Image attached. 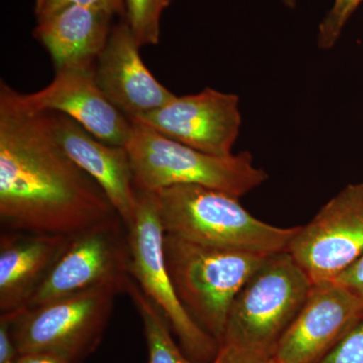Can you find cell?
<instances>
[{"label":"cell","instance_id":"obj_1","mask_svg":"<svg viewBox=\"0 0 363 363\" xmlns=\"http://www.w3.org/2000/svg\"><path fill=\"white\" fill-rule=\"evenodd\" d=\"M0 82V221L6 230L74 235L119 216L66 154L47 113L28 111Z\"/></svg>","mask_w":363,"mask_h":363},{"label":"cell","instance_id":"obj_2","mask_svg":"<svg viewBox=\"0 0 363 363\" xmlns=\"http://www.w3.org/2000/svg\"><path fill=\"white\" fill-rule=\"evenodd\" d=\"M155 194L164 233L205 247L274 255L288 250L298 228L266 223L240 198L202 186H171Z\"/></svg>","mask_w":363,"mask_h":363},{"label":"cell","instance_id":"obj_3","mask_svg":"<svg viewBox=\"0 0 363 363\" xmlns=\"http://www.w3.org/2000/svg\"><path fill=\"white\" fill-rule=\"evenodd\" d=\"M133 121L130 155L136 190L156 192L175 185H196L240 198L267 180L264 169L242 152L215 156L167 138L140 121Z\"/></svg>","mask_w":363,"mask_h":363},{"label":"cell","instance_id":"obj_4","mask_svg":"<svg viewBox=\"0 0 363 363\" xmlns=\"http://www.w3.org/2000/svg\"><path fill=\"white\" fill-rule=\"evenodd\" d=\"M164 250L182 304L221 344L236 296L267 255L205 247L167 233Z\"/></svg>","mask_w":363,"mask_h":363},{"label":"cell","instance_id":"obj_5","mask_svg":"<svg viewBox=\"0 0 363 363\" xmlns=\"http://www.w3.org/2000/svg\"><path fill=\"white\" fill-rule=\"evenodd\" d=\"M312 286L311 279L286 250L267 255L236 296L220 345L274 353Z\"/></svg>","mask_w":363,"mask_h":363},{"label":"cell","instance_id":"obj_6","mask_svg":"<svg viewBox=\"0 0 363 363\" xmlns=\"http://www.w3.org/2000/svg\"><path fill=\"white\" fill-rule=\"evenodd\" d=\"M119 294L114 286H101L9 312L16 350L20 354L51 353L67 363L84 362L101 343Z\"/></svg>","mask_w":363,"mask_h":363},{"label":"cell","instance_id":"obj_7","mask_svg":"<svg viewBox=\"0 0 363 363\" xmlns=\"http://www.w3.org/2000/svg\"><path fill=\"white\" fill-rule=\"evenodd\" d=\"M128 229L130 274L143 293L161 310L182 350L196 363H210L220 344L182 304L164 257V233L155 192L136 190L135 218Z\"/></svg>","mask_w":363,"mask_h":363},{"label":"cell","instance_id":"obj_8","mask_svg":"<svg viewBox=\"0 0 363 363\" xmlns=\"http://www.w3.org/2000/svg\"><path fill=\"white\" fill-rule=\"evenodd\" d=\"M131 279L128 229L117 216L70 236L28 307L101 286L125 293Z\"/></svg>","mask_w":363,"mask_h":363},{"label":"cell","instance_id":"obj_9","mask_svg":"<svg viewBox=\"0 0 363 363\" xmlns=\"http://www.w3.org/2000/svg\"><path fill=\"white\" fill-rule=\"evenodd\" d=\"M286 252L312 284L334 281L363 255V183L329 200L289 243Z\"/></svg>","mask_w":363,"mask_h":363},{"label":"cell","instance_id":"obj_10","mask_svg":"<svg viewBox=\"0 0 363 363\" xmlns=\"http://www.w3.org/2000/svg\"><path fill=\"white\" fill-rule=\"evenodd\" d=\"M176 142L215 156L233 155L240 135V97L205 88L175 96L161 108L133 119Z\"/></svg>","mask_w":363,"mask_h":363},{"label":"cell","instance_id":"obj_11","mask_svg":"<svg viewBox=\"0 0 363 363\" xmlns=\"http://www.w3.org/2000/svg\"><path fill=\"white\" fill-rule=\"evenodd\" d=\"M18 96L28 111L65 114L108 145L124 147L130 140L133 121L105 96L97 83L95 66L56 71L47 87Z\"/></svg>","mask_w":363,"mask_h":363},{"label":"cell","instance_id":"obj_12","mask_svg":"<svg viewBox=\"0 0 363 363\" xmlns=\"http://www.w3.org/2000/svg\"><path fill=\"white\" fill-rule=\"evenodd\" d=\"M363 313V302L336 281L313 284L297 316L279 339V363H318Z\"/></svg>","mask_w":363,"mask_h":363},{"label":"cell","instance_id":"obj_13","mask_svg":"<svg viewBox=\"0 0 363 363\" xmlns=\"http://www.w3.org/2000/svg\"><path fill=\"white\" fill-rule=\"evenodd\" d=\"M140 49L125 21L112 28L95 64L102 92L130 121L161 108L176 96L152 76Z\"/></svg>","mask_w":363,"mask_h":363},{"label":"cell","instance_id":"obj_14","mask_svg":"<svg viewBox=\"0 0 363 363\" xmlns=\"http://www.w3.org/2000/svg\"><path fill=\"white\" fill-rule=\"evenodd\" d=\"M45 113L59 145L102 188L128 228L135 215L136 189L128 150L98 140L65 114Z\"/></svg>","mask_w":363,"mask_h":363},{"label":"cell","instance_id":"obj_15","mask_svg":"<svg viewBox=\"0 0 363 363\" xmlns=\"http://www.w3.org/2000/svg\"><path fill=\"white\" fill-rule=\"evenodd\" d=\"M62 234L6 230L0 235V311L28 307L68 245Z\"/></svg>","mask_w":363,"mask_h":363},{"label":"cell","instance_id":"obj_16","mask_svg":"<svg viewBox=\"0 0 363 363\" xmlns=\"http://www.w3.org/2000/svg\"><path fill=\"white\" fill-rule=\"evenodd\" d=\"M112 14L71 4L38 21L33 35L49 52L56 71L95 66L111 35Z\"/></svg>","mask_w":363,"mask_h":363},{"label":"cell","instance_id":"obj_17","mask_svg":"<svg viewBox=\"0 0 363 363\" xmlns=\"http://www.w3.org/2000/svg\"><path fill=\"white\" fill-rule=\"evenodd\" d=\"M142 319L149 351V363H196L178 347L166 317L131 279L126 288Z\"/></svg>","mask_w":363,"mask_h":363},{"label":"cell","instance_id":"obj_18","mask_svg":"<svg viewBox=\"0 0 363 363\" xmlns=\"http://www.w3.org/2000/svg\"><path fill=\"white\" fill-rule=\"evenodd\" d=\"M126 23L140 47L160 42V23L172 0H123Z\"/></svg>","mask_w":363,"mask_h":363},{"label":"cell","instance_id":"obj_19","mask_svg":"<svg viewBox=\"0 0 363 363\" xmlns=\"http://www.w3.org/2000/svg\"><path fill=\"white\" fill-rule=\"evenodd\" d=\"M363 0H333L331 9L324 16L318 30V45L330 50L338 42L347 21Z\"/></svg>","mask_w":363,"mask_h":363},{"label":"cell","instance_id":"obj_20","mask_svg":"<svg viewBox=\"0 0 363 363\" xmlns=\"http://www.w3.org/2000/svg\"><path fill=\"white\" fill-rule=\"evenodd\" d=\"M318 363H363V313L347 333Z\"/></svg>","mask_w":363,"mask_h":363},{"label":"cell","instance_id":"obj_21","mask_svg":"<svg viewBox=\"0 0 363 363\" xmlns=\"http://www.w3.org/2000/svg\"><path fill=\"white\" fill-rule=\"evenodd\" d=\"M71 4L96 7V9H104L112 16L124 13L123 0H49L42 13L37 16L38 21L49 18L60 9Z\"/></svg>","mask_w":363,"mask_h":363},{"label":"cell","instance_id":"obj_22","mask_svg":"<svg viewBox=\"0 0 363 363\" xmlns=\"http://www.w3.org/2000/svg\"><path fill=\"white\" fill-rule=\"evenodd\" d=\"M217 354L224 363H279L274 353H257L220 345Z\"/></svg>","mask_w":363,"mask_h":363},{"label":"cell","instance_id":"obj_23","mask_svg":"<svg viewBox=\"0 0 363 363\" xmlns=\"http://www.w3.org/2000/svg\"><path fill=\"white\" fill-rule=\"evenodd\" d=\"M20 355L11 333V317L9 313L0 316V363H13Z\"/></svg>","mask_w":363,"mask_h":363},{"label":"cell","instance_id":"obj_24","mask_svg":"<svg viewBox=\"0 0 363 363\" xmlns=\"http://www.w3.org/2000/svg\"><path fill=\"white\" fill-rule=\"evenodd\" d=\"M334 281L348 289L363 302V255Z\"/></svg>","mask_w":363,"mask_h":363},{"label":"cell","instance_id":"obj_25","mask_svg":"<svg viewBox=\"0 0 363 363\" xmlns=\"http://www.w3.org/2000/svg\"><path fill=\"white\" fill-rule=\"evenodd\" d=\"M13 363H67L56 355L45 352L23 353Z\"/></svg>","mask_w":363,"mask_h":363},{"label":"cell","instance_id":"obj_26","mask_svg":"<svg viewBox=\"0 0 363 363\" xmlns=\"http://www.w3.org/2000/svg\"><path fill=\"white\" fill-rule=\"evenodd\" d=\"M48 1H49V0H35V16H39V14L40 13H42L43 9H44V7L45 6V4H48Z\"/></svg>","mask_w":363,"mask_h":363},{"label":"cell","instance_id":"obj_27","mask_svg":"<svg viewBox=\"0 0 363 363\" xmlns=\"http://www.w3.org/2000/svg\"><path fill=\"white\" fill-rule=\"evenodd\" d=\"M279 1H281L284 6L293 9V7L297 6L298 0H279Z\"/></svg>","mask_w":363,"mask_h":363},{"label":"cell","instance_id":"obj_28","mask_svg":"<svg viewBox=\"0 0 363 363\" xmlns=\"http://www.w3.org/2000/svg\"><path fill=\"white\" fill-rule=\"evenodd\" d=\"M210 363H224L223 360L221 359L220 357H219L218 354H216V357H215L214 359L212 360Z\"/></svg>","mask_w":363,"mask_h":363}]
</instances>
